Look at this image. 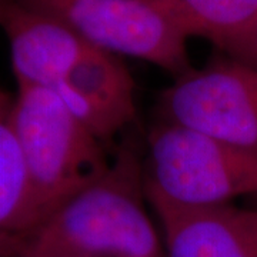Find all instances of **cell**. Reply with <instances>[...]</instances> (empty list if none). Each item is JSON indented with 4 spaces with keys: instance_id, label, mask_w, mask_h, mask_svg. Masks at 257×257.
<instances>
[{
    "instance_id": "cell-8",
    "label": "cell",
    "mask_w": 257,
    "mask_h": 257,
    "mask_svg": "<svg viewBox=\"0 0 257 257\" xmlns=\"http://www.w3.org/2000/svg\"><path fill=\"white\" fill-rule=\"evenodd\" d=\"M152 204L166 257H257V210L234 204L183 209Z\"/></svg>"
},
{
    "instance_id": "cell-5",
    "label": "cell",
    "mask_w": 257,
    "mask_h": 257,
    "mask_svg": "<svg viewBox=\"0 0 257 257\" xmlns=\"http://www.w3.org/2000/svg\"><path fill=\"white\" fill-rule=\"evenodd\" d=\"M162 121L257 156V67L223 60L177 77L160 96Z\"/></svg>"
},
{
    "instance_id": "cell-10",
    "label": "cell",
    "mask_w": 257,
    "mask_h": 257,
    "mask_svg": "<svg viewBox=\"0 0 257 257\" xmlns=\"http://www.w3.org/2000/svg\"><path fill=\"white\" fill-rule=\"evenodd\" d=\"M15 96L0 89V233L25 237L33 229L28 170L15 120Z\"/></svg>"
},
{
    "instance_id": "cell-2",
    "label": "cell",
    "mask_w": 257,
    "mask_h": 257,
    "mask_svg": "<svg viewBox=\"0 0 257 257\" xmlns=\"http://www.w3.org/2000/svg\"><path fill=\"white\" fill-rule=\"evenodd\" d=\"M13 120L28 170L33 231L96 182L110 162L104 143L52 89L18 87Z\"/></svg>"
},
{
    "instance_id": "cell-3",
    "label": "cell",
    "mask_w": 257,
    "mask_h": 257,
    "mask_svg": "<svg viewBox=\"0 0 257 257\" xmlns=\"http://www.w3.org/2000/svg\"><path fill=\"white\" fill-rule=\"evenodd\" d=\"M143 173L149 203L203 209L257 196V156L162 120L147 138Z\"/></svg>"
},
{
    "instance_id": "cell-1",
    "label": "cell",
    "mask_w": 257,
    "mask_h": 257,
    "mask_svg": "<svg viewBox=\"0 0 257 257\" xmlns=\"http://www.w3.org/2000/svg\"><path fill=\"white\" fill-rule=\"evenodd\" d=\"M146 200L143 163L123 147L96 182L22 237L18 254L166 257Z\"/></svg>"
},
{
    "instance_id": "cell-6",
    "label": "cell",
    "mask_w": 257,
    "mask_h": 257,
    "mask_svg": "<svg viewBox=\"0 0 257 257\" xmlns=\"http://www.w3.org/2000/svg\"><path fill=\"white\" fill-rule=\"evenodd\" d=\"M0 25L18 87L55 89L92 47L57 19L19 0H0Z\"/></svg>"
},
{
    "instance_id": "cell-12",
    "label": "cell",
    "mask_w": 257,
    "mask_h": 257,
    "mask_svg": "<svg viewBox=\"0 0 257 257\" xmlns=\"http://www.w3.org/2000/svg\"><path fill=\"white\" fill-rule=\"evenodd\" d=\"M3 240H5V236H3V237H2V239H0V246H2V244H3Z\"/></svg>"
},
{
    "instance_id": "cell-7",
    "label": "cell",
    "mask_w": 257,
    "mask_h": 257,
    "mask_svg": "<svg viewBox=\"0 0 257 257\" xmlns=\"http://www.w3.org/2000/svg\"><path fill=\"white\" fill-rule=\"evenodd\" d=\"M55 90L76 119L101 143L135 119V80L119 56L92 46Z\"/></svg>"
},
{
    "instance_id": "cell-4",
    "label": "cell",
    "mask_w": 257,
    "mask_h": 257,
    "mask_svg": "<svg viewBox=\"0 0 257 257\" xmlns=\"http://www.w3.org/2000/svg\"><path fill=\"white\" fill-rule=\"evenodd\" d=\"M57 19L90 46L130 56L180 77L190 69L187 37L159 0H19Z\"/></svg>"
},
{
    "instance_id": "cell-9",
    "label": "cell",
    "mask_w": 257,
    "mask_h": 257,
    "mask_svg": "<svg viewBox=\"0 0 257 257\" xmlns=\"http://www.w3.org/2000/svg\"><path fill=\"white\" fill-rule=\"evenodd\" d=\"M187 39L202 37L231 60L257 67V0H159Z\"/></svg>"
},
{
    "instance_id": "cell-11",
    "label": "cell",
    "mask_w": 257,
    "mask_h": 257,
    "mask_svg": "<svg viewBox=\"0 0 257 257\" xmlns=\"http://www.w3.org/2000/svg\"><path fill=\"white\" fill-rule=\"evenodd\" d=\"M16 257H79V256H26V254H16Z\"/></svg>"
}]
</instances>
